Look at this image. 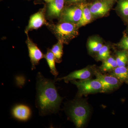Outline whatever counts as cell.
Listing matches in <instances>:
<instances>
[{
	"label": "cell",
	"mask_w": 128,
	"mask_h": 128,
	"mask_svg": "<svg viewBox=\"0 0 128 128\" xmlns=\"http://www.w3.org/2000/svg\"><path fill=\"white\" fill-rule=\"evenodd\" d=\"M126 82L128 85V80H127V81Z\"/></svg>",
	"instance_id": "d4e9b609"
},
{
	"label": "cell",
	"mask_w": 128,
	"mask_h": 128,
	"mask_svg": "<svg viewBox=\"0 0 128 128\" xmlns=\"http://www.w3.org/2000/svg\"><path fill=\"white\" fill-rule=\"evenodd\" d=\"M44 58H45L48 62V65L50 69V73L55 77H57L58 74V72L57 71L56 67L55 62H56L55 57L51 49H48L47 53L44 54Z\"/></svg>",
	"instance_id": "5bb4252c"
},
{
	"label": "cell",
	"mask_w": 128,
	"mask_h": 128,
	"mask_svg": "<svg viewBox=\"0 0 128 128\" xmlns=\"http://www.w3.org/2000/svg\"><path fill=\"white\" fill-rule=\"evenodd\" d=\"M116 60L118 66H125L128 64V51L123 50L117 54Z\"/></svg>",
	"instance_id": "ac0fdd59"
},
{
	"label": "cell",
	"mask_w": 128,
	"mask_h": 128,
	"mask_svg": "<svg viewBox=\"0 0 128 128\" xmlns=\"http://www.w3.org/2000/svg\"><path fill=\"white\" fill-rule=\"evenodd\" d=\"M31 110L29 107L23 104L16 105L12 108V114L15 118L21 121H26L31 116Z\"/></svg>",
	"instance_id": "7c38bea8"
},
{
	"label": "cell",
	"mask_w": 128,
	"mask_h": 128,
	"mask_svg": "<svg viewBox=\"0 0 128 128\" xmlns=\"http://www.w3.org/2000/svg\"><path fill=\"white\" fill-rule=\"evenodd\" d=\"M68 112L76 128H80L86 123L90 110L87 104L84 102L75 101L70 106Z\"/></svg>",
	"instance_id": "3957f363"
},
{
	"label": "cell",
	"mask_w": 128,
	"mask_h": 128,
	"mask_svg": "<svg viewBox=\"0 0 128 128\" xmlns=\"http://www.w3.org/2000/svg\"><path fill=\"white\" fill-rule=\"evenodd\" d=\"M118 64L116 60L113 57H109L104 61L103 64L101 66V70L102 71H109L115 68L118 67Z\"/></svg>",
	"instance_id": "e0dca14e"
},
{
	"label": "cell",
	"mask_w": 128,
	"mask_h": 128,
	"mask_svg": "<svg viewBox=\"0 0 128 128\" xmlns=\"http://www.w3.org/2000/svg\"><path fill=\"white\" fill-rule=\"evenodd\" d=\"M118 9L122 17L128 22V0H119Z\"/></svg>",
	"instance_id": "d6986e66"
},
{
	"label": "cell",
	"mask_w": 128,
	"mask_h": 128,
	"mask_svg": "<svg viewBox=\"0 0 128 128\" xmlns=\"http://www.w3.org/2000/svg\"><path fill=\"white\" fill-rule=\"evenodd\" d=\"M45 2H48V3H49V2H51L52 1H53V0H44Z\"/></svg>",
	"instance_id": "cb8c5ba5"
},
{
	"label": "cell",
	"mask_w": 128,
	"mask_h": 128,
	"mask_svg": "<svg viewBox=\"0 0 128 128\" xmlns=\"http://www.w3.org/2000/svg\"><path fill=\"white\" fill-rule=\"evenodd\" d=\"M92 72L88 68L76 70L70 73L68 75L62 78H57L55 80L56 81L64 80L66 83L69 81L76 80H84L89 79L91 76Z\"/></svg>",
	"instance_id": "8fae6325"
},
{
	"label": "cell",
	"mask_w": 128,
	"mask_h": 128,
	"mask_svg": "<svg viewBox=\"0 0 128 128\" xmlns=\"http://www.w3.org/2000/svg\"><path fill=\"white\" fill-rule=\"evenodd\" d=\"M47 26L58 39L64 44L75 38L78 34V28L76 24L63 22L57 24H49Z\"/></svg>",
	"instance_id": "7a4b0ae2"
},
{
	"label": "cell",
	"mask_w": 128,
	"mask_h": 128,
	"mask_svg": "<svg viewBox=\"0 0 128 128\" xmlns=\"http://www.w3.org/2000/svg\"><path fill=\"white\" fill-rule=\"evenodd\" d=\"M46 11V7H44L30 17L28 25L25 31L26 34L30 30L38 29L44 25L47 26L48 23L45 18Z\"/></svg>",
	"instance_id": "52a82bcc"
},
{
	"label": "cell",
	"mask_w": 128,
	"mask_h": 128,
	"mask_svg": "<svg viewBox=\"0 0 128 128\" xmlns=\"http://www.w3.org/2000/svg\"><path fill=\"white\" fill-rule=\"evenodd\" d=\"M113 0H102L96 2L89 7L92 15L94 16H104L110 10Z\"/></svg>",
	"instance_id": "9c48e42d"
},
{
	"label": "cell",
	"mask_w": 128,
	"mask_h": 128,
	"mask_svg": "<svg viewBox=\"0 0 128 128\" xmlns=\"http://www.w3.org/2000/svg\"><path fill=\"white\" fill-rule=\"evenodd\" d=\"M88 46L90 51L92 52H98L103 46L102 44L98 41L90 40L88 42Z\"/></svg>",
	"instance_id": "ffe728a7"
},
{
	"label": "cell",
	"mask_w": 128,
	"mask_h": 128,
	"mask_svg": "<svg viewBox=\"0 0 128 128\" xmlns=\"http://www.w3.org/2000/svg\"><path fill=\"white\" fill-rule=\"evenodd\" d=\"M65 2L66 0H53L49 2L46 11L48 18L54 19L60 18Z\"/></svg>",
	"instance_id": "30bf717a"
},
{
	"label": "cell",
	"mask_w": 128,
	"mask_h": 128,
	"mask_svg": "<svg viewBox=\"0 0 128 128\" xmlns=\"http://www.w3.org/2000/svg\"><path fill=\"white\" fill-rule=\"evenodd\" d=\"M112 76L121 82H126L128 80V66H118L114 69Z\"/></svg>",
	"instance_id": "9a60e30c"
},
{
	"label": "cell",
	"mask_w": 128,
	"mask_h": 128,
	"mask_svg": "<svg viewBox=\"0 0 128 128\" xmlns=\"http://www.w3.org/2000/svg\"><path fill=\"white\" fill-rule=\"evenodd\" d=\"M95 74L96 79L102 84V92H107L117 89L121 84V82L114 76H106L98 72H95Z\"/></svg>",
	"instance_id": "8992f818"
},
{
	"label": "cell",
	"mask_w": 128,
	"mask_h": 128,
	"mask_svg": "<svg viewBox=\"0 0 128 128\" xmlns=\"http://www.w3.org/2000/svg\"><path fill=\"white\" fill-rule=\"evenodd\" d=\"M82 15V10L78 5L66 8H64L60 17V22L77 24L80 20Z\"/></svg>",
	"instance_id": "5b68a950"
},
{
	"label": "cell",
	"mask_w": 128,
	"mask_h": 128,
	"mask_svg": "<svg viewBox=\"0 0 128 128\" xmlns=\"http://www.w3.org/2000/svg\"><path fill=\"white\" fill-rule=\"evenodd\" d=\"M72 84L75 85L78 89V96H86L88 94L102 92V86L100 82L97 79H89L71 81Z\"/></svg>",
	"instance_id": "277c9868"
},
{
	"label": "cell",
	"mask_w": 128,
	"mask_h": 128,
	"mask_svg": "<svg viewBox=\"0 0 128 128\" xmlns=\"http://www.w3.org/2000/svg\"><path fill=\"white\" fill-rule=\"evenodd\" d=\"M110 51L107 46H103L98 52V58L99 60H104L110 57Z\"/></svg>",
	"instance_id": "44dd1931"
},
{
	"label": "cell",
	"mask_w": 128,
	"mask_h": 128,
	"mask_svg": "<svg viewBox=\"0 0 128 128\" xmlns=\"http://www.w3.org/2000/svg\"><path fill=\"white\" fill-rule=\"evenodd\" d=\"M84 0H66V2L69 3H80L82 2Z\"/></svg>",
	"instance_id": "603a6c76"
},
{
	"label": "cell",
	"mask_w": 128,
	"mask_h": 128,
	"mask_svg": "<svg viewBox=\"0 0 128 128\" xmlns=\"http://www.w3.org/2000/svg\"><path fill=\"white\" fill-rule=\"evenodd\" d=\"M63 43L62 41L58 40L57 44L53 46L51 50L52 52L57 63H60L62 61L63 54Z\"/></svg>",
	"instance_id": "2e32d148"
},
{
	"label": "cell",
	"mask_w": 128,
	"mask_h": 128,
	"mask_svg": "<svg viewBox=\"0 0 128 128\" xmlns=\"http://www.w3.org/2000/svg\"><path fill=\"white\" fill-rule=\"evenodd\" d=\"M53 80L38 72L37 76L36 106L41 116L58 112L63 98L60 96Z\"/></svg>",
	"instance_id": "6da1fadb"
},
{
	"label": "cell",
	"mask_w": 128,
	"mask_h": 128,
	"mask_svg": "<svg viewBox=\"0 0 128 128\" xmlns=\"http://www.w3.org/2000/svg\"><path fill=\"white\" fill-rule=\"evenodd\" d=\"M27 38L26 41V44L28 49L29 56L30 58V61L32 64V70L35 69V66L39 64L40 60L44 57L42 51L40 50L36 44L34 43L31 40L27 34Z\"/></svg>",
	"instance_id": "ba28073f"
},
{
	"label": "cell",
	"mask_w": 128,
	"mask_h": 128,
	"mask_svg": "<svg viewBox=\"0 0 128 128\" xmlns=\"http://www.w3.org/2000/svg\"></svg>",
	"instance_id": "484cf974"
},
{
	"label": "cell",
	"mask_w": 128,
	"mask_h": 128,
	"mask_svg": "<svg viewBox=\"0 0 128 128\" xmlns=\"http://www.w3.org/2000/svg\"><path fill=\"white\" fill-rule=\"evenodd\" d=\"M82 10V15L80 20L76 24L78 28L85 26L90 22L92 18V14L87 4L81 2L78 5Z\"/></svg>",
	"instance_id": "4fadbf2b"
},
{
	"label": "cell",
	"mask_w": 128,
	"mask_h": 128,
	"mask_svg": "<svg viewBox=\"0 0 128 128\" xmlns=\"http://www.w3.org/2000/svg\"><path fill=\"white\" fill-rule=\"evenodd\" d=\"M118 46L123 50L128 51V36L124 35L121 41L118 44Z\"/></svg>",
	"instance_id": "7402d4cb"
},
{
	"label": "cell",
	"mask_w": 128,
	"mask_h": 128,
	"mask_svg": "<svg viewBox=\"0 0 128 128\" xmlns=\"http://www.w3.org/2000/svg\"></svg>",
	"instance_id": "4316f807"
}]
</instances>
